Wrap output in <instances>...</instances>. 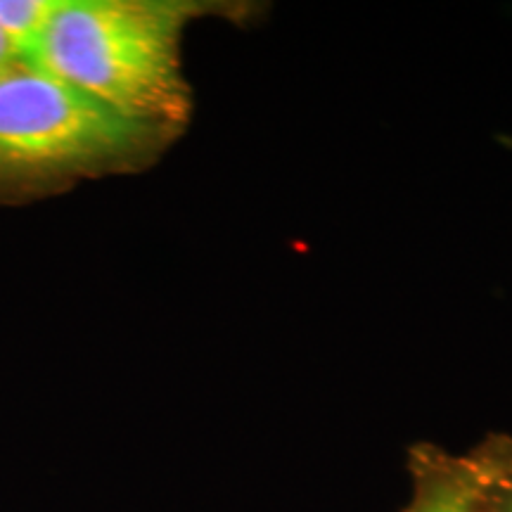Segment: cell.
<instances>
[{
    "mask_svg": "<svg viewBox=\"0 0 512 512\" xmlns=\"http://www.w3.org/2000/svg\"><path fill=\"white\" fill-rule=\"evenodd\" d=\"M171 136L24 62L0 79V202L136 169Z\"/></svg>",
    "mask_w": 512,
    "mask_h": 512,
    "instance_id": "7a4b0ae2",
    "label": "cell"
},
{
    "mask_svg": "<svg viewBox=\"0 0 512 512\" xmlns=\"http://www.w3.org/2000/svg\"><path fill=\"white\" fill-rule=\"evenodd\" d=\"M408 512H486L475 463L420 460L415 498Z\"/></svg>",
    "mask_w": 512,
    "mask_h": 512,
    "instance_id": "3957f363",
    "label": "cell"
},
{
    "mask_svg": "<svg viewBox=\"0 0 512 512\" xmlns=\"http://www.w3.org/2000/svg\"><path fill=\"white\" fill-rule=\"evenodd\" d=\"M57 0H0V29L27 57L53 17Z\"/></svg>",
    "mask_w": 512,
    "mask_h": 512,
    "instance_id": "277c9868",
    "label": "cell"
},
{
    "mask_svg": "<svg viewBox=\"0 0 512 512\" xmlns=\"http://www.w3.org/2000/svg\"><path fill=\"white\" fill-rule=\"evenodd\" d=\"M202 5L57 0L27 62L121 117L176 133L190 117L181 38Z\"/></svg>",
    "mask_w": 512,
    "mask_h": 512,
    "instance_id": "6da1fadb",
    "label": "cell"
},
{
    "mask_svg": "<svg viewBox=\"0 0 512 512\" xmlns=\"http://www.w3.org/2000/svg\"><path fill=\"white\" fill-rule=\"evenodd\" d=\"M475 470L482 482L486 512H512V465L477 460Z\"/></svg>",
    "mask_w": 512,
    "mask_h": 512,
    "instance_id": "5b68a950",
    "label": "cell"
},
{
    "mask_svg": "<svg viewBox=\"0 0 512 512\" xmlns=\"http://www.w3.org/2000/svg\"><path fill=\"white\" fill-rule=\"evenodd\" d=\"M24 62H27V57L22 55V50H19L8 36H5L3 29H0V79L8 76L10 72H15L19 64Z\"/></svg>",
    "mask_w": 512,
    "mask_h": 512,
    "instance_id": "8992f818",
    "label": "cell"
}]
</instances>
